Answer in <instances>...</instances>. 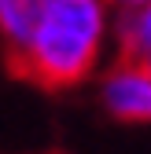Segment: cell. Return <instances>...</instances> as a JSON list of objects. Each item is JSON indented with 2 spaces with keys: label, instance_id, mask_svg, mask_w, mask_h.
Instances as JSON below:
<instances>
[{
  "label": "cell",
  "instance_id": "obj_3",
  "mask_svg": "<svg viewBox=\"0 0 151 154\" xmlns=\"http://www.w3.org/2000/svg\"><path fill=\"white\" fill-rule=\"evenodd\" d=\"M44 8L48 0H0V41L8 44V59H15L30 44Z\"/></svg>",
  "mask_w": 151,
  "mask_h": 154
},
{
  "label": "cell",
  "instance_id": "obj_4",
  "mask_svg": "<svg viewBox=\"0 0 151 154\" xmlns=\"http://www.w3.org/2000/svg\"><path fill=\"white\" fill-rule=\"evenodd\" d=\"M118 48H122L118 59H129V63L151 70V4L133 8V11L122 15V22H118Z\"/></svg>",
  "mask_w": 151,
  "mask_h": 154
},
{
  "label": "cell",
  "instance_id": "obj_2",
  "mask_svg": "<svg viewBox=\"0 0 151 154\" xmlns=\"http://www.w3.org/2000/svg\"><path fill=\"white\" fill-rule=\"evenodd\" d=\"M100 99L111 118L125 125H151V70L118 59L100 85Z\"/></svg>",
  "mask_w": 151,
  "mask_h": 154
},
{
  "label": "cell",
  "instance_id": "obj_5",
  "mask_svg": "<svg viewBox=\"0 0 151 154\" xmlns=\"http://www.w3.org/2000/svg\"><path fill=\"white\" fill-rule=\"evenodd\" d=\"M114 4H118L122 11H133V8H144V4H151V0H114Z\"/></svg>",
  "mask_w": 151,
  "mask_h": 154
},
{
  "label": "cell",
  "instance_id": "obj_1",
  "mask_svg": "<svg viewBox=\"0 0 151 154\" xmlns=\"http://www.w3.org/2000/svg\"><path fill=\"white\" fill-rule=\"evenodd\" d=\"M107 37V0H48L11 70L41 88H74L96 70Z\"/></svg>",
  "mask_w": 151,
  "mask_h": 154
}]
</instances>
